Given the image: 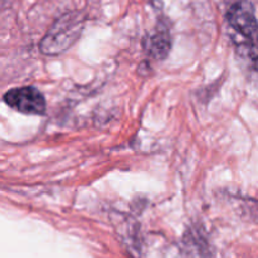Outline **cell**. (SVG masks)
I'll use <instances>...</instances> for the list:
<instances>
[{
    "label": "cell",
    "mask_w": 258,
    "mask_h": 258,
    "mask_svg": "<svg viewBox=\"0 0 258 258\" xmlns=\"http://www.w3.org/2000/svg\"><path fill=\"white\" fill-rule=\"evenodd\" d=\"M82 30L81 20L77 18H62L44 35L39 43L43 54L55 55L64 52L78 39Z\"/></svg>",
    "instance_id": "obj_1"
},
{
    "label": "cell",
    "mask_w": 258,
    "mask_h": 258,
    "mask_svg": "<svg viewBox=\"0 0 258 258\" xmlns=\"http://www.w3.org/2000/svg\"><path fill=\"white\" fill-rule=\"evenodd\" d=\"M3 100L9 107L25 115H43L45 112L44 96L30 86L9 90Z\"/></svg>",
    "instance_id": "obj_2"
},
{
    "label": "cell",
    "mask_w": 258,
    "mask_h": 258,
    "mask_svg": "<svg viewBox=\"0 0 258 258\" xmlns=\"http://www.w3.org/2000/svg\"><path fill=\"white\" fill-rule=\"evenodd\" d=\"M229 24L246 38L258 37V20L254 8L248 0H241L232 5L228 12Z\"/></svg>",
    "instance_id": "obj_3"
},
{
    "label": "cell",
    "mask_w": 258,
    "mask_h": 258,
    "mask_svg": "<svg viewBox=\"0 0 258 258\" xmlns=\"http://www.w3.org/2000/svg\"><path fill=\"white\" fill-rule=\"evenodd\" d=\"M170 34L166 29H158L146 39L145 49L155 59H164L170 50Z\"/></svg>",
    "instance_id": "obj_4"
},
{
    "label": "cell",
    "mask_w": 258,
    "mask_h": 258,
    "mask_svg": "<svg viewBox=\"0 0 258 258\" xmlns=\"http://www.w3.org/2000/svg\"><path fill=\"white\" fill-rule=\"evenodd\" d=\"M257 38H258V37H257Z\"/></svg>",
    "instance_id": "obj_5"
}]
</instances>
